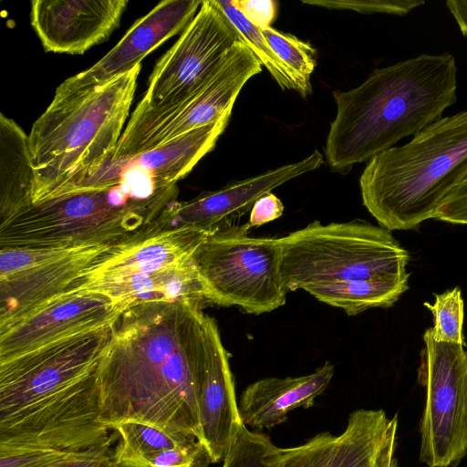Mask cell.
Here are the masks:
<instances>
[{"label": "cell", "mask_w": 467, "mask_h": 467, "mask_svg": "<svg viewBox=\"0 0 467 467\" xmlns=\"http://www.w3.org/2000/svg\"><path fill=\"white\" fill-rule=\"evenodd\" d=\"M213 320L182 303L126 308L98 368L102 423L113 431L135 420L202 441L198 394Z\"/></svg>", "instance_id": "cell-1"}, {"label": "cell", "mask_w": 467, "mask_h": 467, "mask_svg": "<svg viewBox=\"0 0 467 467\" xmlns=\"http://www.w3.org/2000/svg\"><path fill=\"white\" fill-rule=\"evenodd\" d=\"M113 324L0 361V442L76 452L113 437L98 379Z\"/></svg>", "instance_id": "cell-2"}, {"label": "cell", "mask_w": 467, "mask_h": 467, "mask_svg": "<svg viewBox=\"0 0 467 467\" xmlns=\"http://www.w3.org/2000/svg\"><path fill=\"white\" fill-rule=\"evenodd\" d=\"M456 88L455 58L442 53L374 69L359 86L334 90L337 114L324 149L331 171L346 174L417 135L455 103Z\"/></svg>", "instance_id": "cell-3"}, {"label": "cell", "mask_w": 467, "mask_h": 467, "mask_svg": "<svg viewBox=\"0 0 467 467\" xmlns=\"http://www.w3.org/2000/svg\"><path fill=\"white\" fill-rule=\"evenodd\" d=\"M122 180L28 205L0 223V249L116 246L158 227L177 201V185L161 188L136 169L125 170Z\"/></svg>", "instance_id": "cell-4"}, {"label": "cell", "mask_w": 467, "mask_h": 467, "mask_svg": "<svg viewBox=\"0 0 467 467\" xmlns=\"http://www.w3.org/2000/svg\"><path fill=\"white\" fill-rule=\"evenodd\" d=\"M140 68L139 64L101 87L52 99L28 135L31 204L58 196L115 151Z\"/></svg>", "instance_id": "cell-5"}, {"label": "cell", "mask_w": 467, "mask_h": 467, "mask_svg": "<svg viewBox=\"0 0 467 467\" xmlns=\"http://www.w3.org/2000/svg\"><path fill=\"white\" fill-rule=\"evenodd\" d=\"M466 171L467 109L370 159L359 179L362 202L382 228L412 229L432 218Z\"/></svg>", "instance_id": "cell-6"}, {"label": "cell", "mask_w": 467, "mask_h": 467, "mask_svg": "<svg viewBox=\"0 0 467 467\" xmlns=\"http://www.w3.org/2000/svg\"><path fill=\"white\" fill-rule=\"evenodd\" d=\"M279 242L287 292L353 281L408 285L410 254L381 226L361 220L325 225L315 221Z\"/></svg>", "instance_id": "cell-7"}, {"label": "cell", "mask_w": 467, "mask_h": 467, "mask_svg": "<svg viewBox=\"0 0 467 467\" xmlns=\"http://www.w3.org/2000/svg\"><path fill=\"white\" fill-rule=\"evenodd\" d=\"M249 226L232 224L209 234L193 262L215 306H239L248 314L275 310L285 302L279 238L248 235Z\"/></svg>", "instance_id": "cell-8"}, {"label": "cell", "mask_w": 467, "mask_h": 467, "mask_svg": "<svg viewBox=\"0 0 467 467\" xmlns=\"http://www.w3.org/2000/svg\"><path fill=\"white\" fill-rule=\"evenodd\" d=\"M418 382L426 390L420 422V460L428 467H455L467 455V354L462 345L423 336Z\"/></svg>", "instance_id": "cell-9"}, {"label": "cell", "mask_w": 467, "mask_h": 467, "mask_svg": "<svg viewBox=\"0 0 467 467\" xmlns=\"http://www.w3.org/2000/svg\"><path fill=\"white\" fill-rule=\"evenodd\" d=\"M262 67L251 49L239 40L214 77L185 101L157 109L137 105L109 158L136 156L216 121L234 107L244 84L260 73Z\"/></svg>", "instance_id": "cell-10"}, {"label": "cell", "mask_w": 467, "mask_h": 467, "mask_svg": "<svg viewBox=\"0 0 467 467\" xmlns=\"http://www.w3.org/2000/svg\"><path fill=\"white\" fill-rule=\"evenodd\" d=\"M241 40L215 0H203L174 45L157 61L148 88L138 104L171 107L201 90Z\"/></svg>", "instance_id": "cell-11"}, {"label": "cell", "mask_w": 467, "mask_h": 467, "mask_svg": "<svg viewBox=\"0 0 467 467\" xmlns=\"http://www.w3.org/2000/svg\"><path fill=\"white\" fill-rule=\"evenodd\" d=\"M112 247L0 249V328L65 292Z\"/></svg>", "instance_id": "cell-12"}, {"label": "cell", "mask_w": 467, "mask_h": 467, "mask_svg": "<svg viewBox=\"0 0 467 467\" xmlns=\"http://www.w3.org/2000/svg\"><path fill=\"white\" fill-rule=\"evenodd\" d=\"M90 290H67L0 328V361L71 335L113 324L125 310Z\"/></svg>", "instance_id": "cell-13"}, {"label": "cell", "mask_w": 467, "mask_h": 467, "mask_svg": "<svg viewBox=\"0 0 467 467\" xmlns=\"http://www.w3.org/2000/svg\"><path fill=\"white\" fill-rule=\"evenodd\" d=\"M398 422L382 410L351 412L338 435L321 432L288 448L273 444L265 456L267 467H377L392 426Z\"/></svg>", "instance_id": "cell-14"}, {"label": "cell", "mask_w": 467, "mask_h": 467, "mask_svg": "<svg viewBox=\"0 0 467 467\" xmlns=\"http://www.w3.org/2000/svg\"><path fill=\"white\" fill-rule=\"evenodd\" d=\"M202 1L165 0L138 19L119 42L89 68L64 80L53 99L101 87L125 74L167 39L182 32Z\"/></svg>", "instance_id": "cell-15"}, {"label": "cell", "mask_w": 467, "mask_h": 467, "mask_svg": "<svg viewBox=\"0 0 467 467\" xmlns=\"http://www.w3.org/2000/svg\"><path fill=\"white\" fill-rule=\"evenodd\" d=\"M323 162V155L315 150L302 161L230 182L221 189L202 192L189 201H175L161 213V225L168 228L192 227L213 234L234 224L235 219L252 210L262 195L319 168Z\"/></svg>", "instance_id": "cell-16"}, {"label": "cell", "mask_w": 467, "mask_h": 467, "mask_svg": "<svg viewBox=\"0 0 467 467\" xmlns=\"http://www.w3.org/2000/svg\"><path fill=\"white\" fill-rule=\"evenodd\" d=\"M127 0H34L30 23L46 52L80 55L119 27Z\"/></svg>", "instance_id": "cell-17"}, {"label": "cell", "mask_w": 467, "mask_h": 467, "mask_svg": "<svg viewBox=\"0 0 467 467\" xmlns=\"http://www.w3.org/2000/svg\"><path fill=\"white\" fill-rule=\"evenodd\" d=\"M67 290L98 292L124 308L147 303H182L202 309L214 305L193 257L184 263L154 271L77 284Z\"/></svg>", "instance_id": "cell-18"}, {"label": "cell", "mask_w": 467, "mask_h": 467, "mask_svg": "<svg viewBox=\"0 0 467 467\" xmlns=\"http://www.w3.org/2000/svg\"><path fill=\"white\" fill-rule=\"evenodd\" d=\"M209 234H211L192 227L168 228L160 225L106 251L93 266L70 286L105 277L154 271L184 263L192 259L194 252Z\"/></svg>", "instance_id": "cell-19"}, {"label": "cell", "mask_w": 467, "mask_h": 467, "mask_svg": "<svg viewBox=\"0 0 467 467\" xmlns=\"http://www.w3.org/2000/svg\"><path fill=\"white\" fill-rule=\"evenodd\" d=\"M229 358L213 319L207 363L198 394L202 441L213 463L223 462L243 424Z\"/></svg>", "instance_id": "cell-20"}, {"label": "cell", "mask_w": 467, "mask_h": 467, "mask_svg": "<svg viewBox=\"0 0 467 467\" xmlns=\"http://www.w3.org/2000/svg\"><path fill=\"white\" fill-rule=\"evenodd\" d=\"M335 373L327 361L314 372L298 377L265 378L248 385L238 402L243 424L254 430L272 429L285 422L297 408L307 409L329 385Z\"/></svg>", "instance_id": "cell-21"}, {"label": "cell", "mask_w": 467, "mask_h": 467, "mask_svg": "<svg viewBox=\"0 0 467 467\" xmlns=\"http://www.w3.org/2000/svg\"><path fill=\"white\" fill-rule=\"evenodd\" d=\"M232 110L233 108H229L216 121L186 132L160 147L130 158H108V161L118 171L123 168H135L145 172L159 187H172L215 147L230 120Z\"/></svg>", "instance_id": "cell-22"}, {"label": "cell", "mask_w": 467, "mask_h": 467, "mask_svg": "<svg viewBox=\"0 0 467 467\" xmlns=\"http://www.w3.org/2000/svg\"><path fill=\"white\" fill-rule=\"evenodd\" d=\"M33 168L28 135L0 114V223L31 204Z\"/></svg>", "instance_id": "cell-23"}, {"label": "cell", "mask_w": 467, "mask_h": 467, "mask_svg": "<svg viewBox=\"0 0 467 467\" xmlns=\"http://www.w3.org/2000/svg\"><path fill=\"white\" fill-rule=\"evenodd\" d=\"M408 288L399 284L353 281L311 285L305 291L320 302L355 316L369 308L391 306Z\"/></svg>", "instance_id": "cell-24"}, {"label": "cell", "mask_w": 467, "mask_h": 467, "mask_svg": "<svg viewBox=\"0 0 467 467\" xmlns=\"http://www.w3.org/2000/svg\"><path fill=\"white\" fill-rule=\"evenodd\" d=\"M119 441L112 451L115 467H140L150 457L192 436L176 434L150 424L126 420L113 428Z\"/></svg>", "instance_id": "cell-25"}, {"label": "cell", "mask_w": 467, "mask_h": 467, "mask_svg": "<svg viewBox=\"0 0 467 467\" xmlns=\"http://www.w3.org/2000/svg\"><path fill=\"white\" fill-rule=\"evenodd\" d=\"M271 49L292 73L297 92L306 98L312 93L311 75L317 66V53L314 47L293 35L272 26L258 27Z\"/></svg>", "instance_id": "cell-26"}, {"label": "cell", "mask_w": 467, "mask_h": 467, "mask_svg": "<svg viewBox=\"0 0 467 467\" xmlns=\"http://www.w3.org/2000/svg\"><path fill=\"white\" fill-rule=\"evenodd\" d=\"M215 1L236 29L240 39L251 49L262 66L266 67L280 88L296 91L292 73L271 49L259 28L241 13L232 0Z\"/></svg>", "instance_id": "cell-27"}, {"label": "cell", "mask_w": 467, "mask_h": 467, "mask_svg": "<svg viewBox=\"0 0 467 467\" xmlns=\"http://www.w3.org/2000/svg\"><path fill=\"white\" fill-rule=\"evenodd\" d=\"M424 306L433 316V337L437 341L462 345L463 301L461 289L455 287L436 295L432 305L425 302Z\"/></svg>", "instance_id": "cell-28"}, {"label": "cell", "mask_w": 467, "mask_h": 467, "mask_svg": "<svg viewBox=\"0 0 467 467\" xmlns=\"http://www.w3.org/2000/svg\"><path fill=\"white\" fill-rule=\"evenodd\" d=\"M273 444L268 436L250 431L242 424L223 467H267L265 456Z\"/></svg>", "instance_id": "cell-29"}, {"label": "cell", "mask_w": 467, "mask_h": 467, "mask_svg": "<svg viewBox=\"0 0 467 467\" xmlns=\"http://www.w3.org/2000/svg\"><path fill=\"white\" fill-rule=\"evenodd\" d=\"M71 453L41 445L0 442V467H47Z\"/></svg>", "instance_id": "cell-30"}, {"label": "cell", "mask_w": 467, "mask_h": 467, "mask_svg": "<svg viewBox=\"0 0 467 467\" xmlns=\"http://www.w3.org/2000/svg\"><path fill=\"white\" fill-rule=\"evenodd\" d=\"M213 463L206 446L197 438L159 451L144 462L140 467H208Z\"/></svg>", "instance_id": "cell-31"}, {"label": "cell", "mask_w": 467, "mask_h": 467, "mask_svg": "<svg viewBox=\"0 0 467 467\" xmlns=\"http://www.w3.org/2000/svg\"><path fill=\"white\" fill-rule=\"evenodd\" d=\"M327 9L352 10L361 14L383 13L405 16L425 4L422 0H302Z\"/></svg>", "instance_id": "cell-32"}, {"label": "cell", "mask_w": 467, "mask_h": 467, "mask_svg": "<svg viewBox=\"0 0 467 467\" xmlns=\"http://www.w3.org/2000/svg\"><path fill=\"white\" fill-rule=\"evenodd\" d=\"M432 218L455 224H467V171L444 197Z\"/></svg>", "instance_id": "cell-33"}, {"label": "cell", "mask_w": 467, "mask_h": 467, "mask_svg": "<svg viewBox=\"0 0 467 467\" xmlns=\"http://www.w3.org/2000/svg\"><path fill=\"white\" fill-rule=\"evenodd\" d=\"M112 444L110 439L101 445L73 452L47 467H115Z\"/></svg>", "instance_id": "cell-34"}, {"label": "cell", "mask_w": 467, "mask_h": 467, "mask_svg": "<svg viewBox=\"0 0 467 467\" xmlns=\"http://www.w3.org/2000/svg\"><path fill=\"white\" fill-rule=\"evenodd\" d=\"M241 13L257 27L271 26L277 13V3L272 0H232Z\"/></svg>", "instance_id": "cell-35"}, {"label": "cell", "mask_w": 467, "mask_h": 467, "mask_svg": "<svg viewBox=\"0 0 467 467\" xmlns=\"http://www.w3.org/2000/svg\"><path fill=\"white\" fill-rule=\"evenodd\" d=\"M282 202L272 192L262 195L250 211L249 228L257 227L279 218L283 214Z\"/></svg>", "instance_id": "cell-36"}, {"label": "cell", "mask_w": 467, "mask_h": 467, "mask_svg": "<svg viewBox=\"0 0 467 467\" xmlns=\"http://www.w3.org/2000/svg\"><path fill=\"white\" fill-rule=\"evenodd\" d=\"M397 428L398 422L392 426L388 435L381 450L377 467H399L397 459L395 458Z\"/></svg>", "instance_id": "cell-37"}, {"label": "cell", "mask_w": 467, "mask_h": 467, "mask_svg": "<svg viewBox=\"0 0 467 467\" xmlns=\"http://www.w3.org/2000/svg\"><path fill=\"white\" fill-rule=\"evenodd\" d=\"M446 7L454 18L462 36L467 38V0H448Z\"/></svg>", "instance_id": "cell-38"}]
</instances>
